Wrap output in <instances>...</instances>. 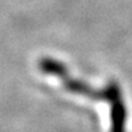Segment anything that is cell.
Returning a JSON list of instances; mask_svg holds the SVG:
<instances>
[{
  "label": "cell",
  "mask_w": 132,
  "mask_h": 132,
  "mask_svg": "<svg viewBox=\"0 0 132 132\" xmlns=\"http://www.w3.org/2000/svg\"><path fill=\"white\" fill-rule=\"evenodd\" d=\"M39 67L42 72L59 77L60 81L65 85L66 89H69L70 92L89 97L90 99L108 102L111 106V132L126 131L125 126H126L127 113L121 94V89L116 83L111 82L104 89H93L92 87L86 85L85 82L70 77L66 70V66L52 57H43L39 61Z\"/></svg>",
  "instance_id": "6da1fadb"
}]
</instances>
